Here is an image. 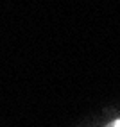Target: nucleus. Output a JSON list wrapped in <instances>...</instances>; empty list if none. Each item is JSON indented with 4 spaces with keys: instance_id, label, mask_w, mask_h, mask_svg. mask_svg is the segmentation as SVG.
Listing matches in <instances>:
<instances>
[{
    "instance_id": "1",
    "label": "nucleus",
    "mask_w": 120,
    "mask_h": 127,
    "mask_svg": "<svg viewBox=\"0 0 120 127\" xmlns=\"http://www.w3.org/2000/svg\"><path fill=\"white\" fill-rule=\"evenodd\" d=\"M108 127H120V120H115V122H111Z\"/></svg>"
}]
</instances>
